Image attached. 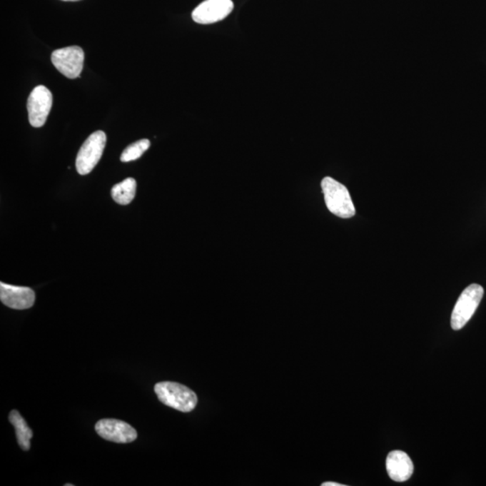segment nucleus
<instances>
[{
  "label": "nucleus",
  "mask_w": 486,
  "mask_h": 486,
  "mask_svg": "<svg viewBox=\"0 0 486 486\" xmlns=\"http://www.w3.org/2000/svg\"><path fill=\"white\" fill-rule=\"evenodd\" d=\"M154 391L163 405L179 412H191L198 405V396L196 393L178 383H158L155 385Z\"/></svg>",
  "instance_id": "f257e3e1"
},
{
  "label": "nucleus",
  "mask_w": 486,
  "mask_h": 486,
  "mask_svg": "<svg viewBox=\"0 0 486 486\" xmlns=\"http://www.w3.org/2000/svg\"><path fill=\"white\" fill-rule=\"evenodd\" d=\"M324 200L329 211L340 218H351L356 213L353 199L345 186L330 177L322 181Z\"/></svg>",
  "instance_id": "f03ea898"
},
{
  "label": "nucleus",
  "mask_w": 486,
  "mask_h": 486,
  "mask_svg": "<svg viewBox=\"0 0 486 486\" xmlns=\"http://www.w3.org/2000/svg\"><path fill=\"white\" fill-rule=\"evenodd\" d=\"M482 296L484 288L478 284H472L462 292L451 315L453 330H461L468 323L480 305Z\"/></svg>",
  "instance_id": "7ed1b4c3"
},
{
  "label": "nucleus",
  "mask_w": 486,
  "mask_h": 486,
  "mask_svg": "<svg viewBox=\"0 0 486 486\" xmlns=\"http://www.w3.org/2000/svg\"><path fill=\"white\" fill-rule=\"evenodd\" d=\"M106 143V136L103 131H96L88 136L76 158L79 174L88 175L94 170L104 153Z\"/></svg>",
  "instance_id": "20e7f679"
},
{
  "label": "nucleus",
  "mask_w": 486,
  "mask_h": 486,
  "mask_svg": "<svg viewBox=\"0 0 486 486\" xmlns=\"http://www.w3.org/2000/svg\"><path fill=\"white\" fill-rule=\"evenodd\" d=\"M84 51L79 46H69L54 51L51 63L61 74L69 79H77L83 70Z\"/></svg>",
  "instance_id": "39448f33"
},
{
  "label": "nucleus",
  "mask_w": 486,
  "mask_h": 486,
  "mask_svg": "<svg viewBox=\"0 0 486 486\" xmlns=\"http://www.w3.org/2000/svg\"><path fill=\"white\" fill-rule=\"evenodd\" d=\"M51 106L53 95L49 89L44 86L34 88L27 100L30 125L36 128L44 126L51 112Z\"/></svg>",
  "instance_id": "423d86ee"
},
{
  "label": "nucleus",
  "mask_w": 486,
  "mask_h": 486,
  "mask_svg": "<svg viewBox=\"0 0 486 486\" xmlns=\"http://www.w3.org/2000/svg\"><path fill=\"white\" fill-rule=\"evenodd\" d=\"M232 0H206L192 13V19L201 25H210L223 20L232 13Z\"/></svg>",
  "instance_id": "0eeeda50"
},
{
  "label": "nucleus",
  "mask_w": 486,
  "mask_h": 486,
  "mask_svg": "<svg viewBox=\"0 0 486 486\" xmlns=\"http://www.w3.org/2000/svg\"><path fill=\"white\" fill-rule=\"evenodd\" d=\"M96 432L103 439L116 443H130L137 439V432L130 424L116 419L100 420Z\"/></svg>",
  "instance_id": "6e6552de"
},
{
  "label": "nucleus",
  "mask_w": 486,
  "mask_h": 486,
  "mask_svg": "<svg viewBox=\"0 0 486 486\" xmlns=\"http://www.w3.org/2000/svg\"><path fill=\"white\" fill-rule=\"evenodd\" d=\"M0 300L9 308L15 310H26L32 308L36 301V294L33 289L26 287H16L0 283Z\"/></svg>",
  "instance_id": "1a4fd4ad"
},
{
  "label": "nucleus",
  "mask_w": 486,
  "mask_h": 486,
  "mask_svg": "<svg viewBox=\"0 0 486 486\" xmlns=\"http://www.w3.org/2000/svg\"><path fill=\"white\" fill-rule=\"evenodd\" d=\"M387 470L392 480L398 482L407 481L413 473L412 461L403 451H392L387 458Z\"/></svg>",
  "instance_id": "9d476101"
},
{
  "label": "nucleus",
  "mask_w": 486,
  "mask_h": 486,
  "mask_svg": "<svg viewBox=\"0 0 486 486\" xmlns=\"http://www.w3.org/2000/svg\"><path fill=\"white\" fill-rule=\"evenodd\" d=\"M9 422L16 430L17 443L21 447L23 450H29L31 447V440L34 436L32 430L27 425L25 419L16 410L10 412Z\"/></svg>",
  "instance_id": "9b49d317"
},
{
  "label": "nucleus",
  "mask_w": 486,
  "mask_h": 486,
  "mask_svg": "<svg viewBox=\"0 0 486 486\" xmlns=\"http://www.w3.org/2000/svg\"><path fill=\"white\" fill-rule=\"evenodd\" d=\"M136 181L133 178H126L125 181L113 186L111 191L112 198L117 204L126 206L133 201L136 193Z\"/></svg>",
  "instance_id": "f8f14e48"
},
{
  "label": "nucleus",
  "mask_w": 486,
  "mask_h": 486,
  "mask_svg": "<svg viewBox=\"0 0 486 486\" xmlns=\"http://www.w3.org/2000/svg\"><path fill=\"white\" fill-rule=\"evenodd\" d=\"M151 143L149 140L143 139L130 144L121 155V161L130 162L137 160L141 157L146 151L149 149Z\"/></svg>",
  "instance_id": "ddd939ff"
},
{
  "label": "nucleus",
  "mask_w": 486,
  "mask_h": 486,
  "mask_svg": "<svg viewBox=\"0 0 486 486\" xmlns=\"http://www.w3.org/2000/svg\"><path fill=\"white\" fill-rule=\"evenodd\" d=\"M323 486H344V485L338 484V482H323Z\"/></svg>",
  "instance_id": "4468645a"
},
{
  "label": "nucleus",
  "mask_w": 486,
  "mask_h": 486,
  "mask_svg": "<svg viewBox=\"0 0 486 486\" xmlns=\"http://www.w3.org/2000/svg\"><path fill=\"white\" fill-rule=\"evenodd\" d=\"M63 1H79V0H63Z\"/></svg>",
  "instance_id": "2eb2a0df"
},
{
  "label": "nucleus",
  "mask_w": 486,
  "mask_h": 486,
  "mask_svg": "<svg viewBox=\"0 0 486 486\" xmlns=\"http://www.w3.org/2000/svg\"><path fill=\"white\" fill-rule=\"evenodd\" d=\"M72 485H71V484L65 485V486H72Z\"/></svg>",
  "instance_id": "dca6fc26"
}]
</instances>
